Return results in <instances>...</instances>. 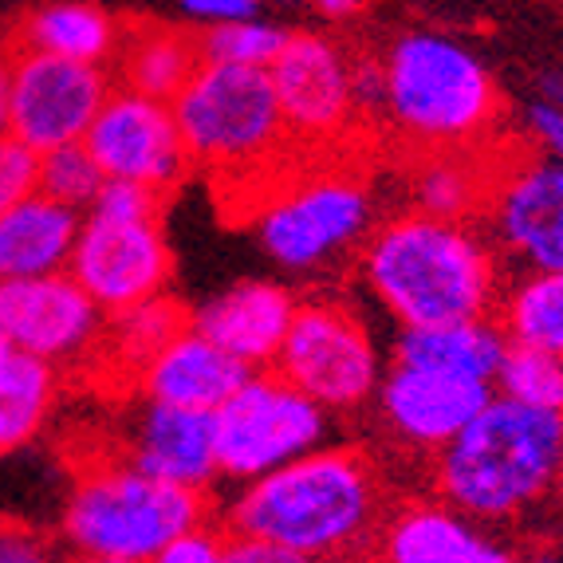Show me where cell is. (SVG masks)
<instances>
[{
	"label": "cell",
	"instance_id": "1",
	"mask_svg": "<svg viewBox=\"0 0 563 563\" xmlns=\"http://www.w3.org/2000/svg\"><path fill=\"white\" fill-rule=\"evenodd\" d=\"M390 512L386 481L358 445H323L280 470L244 481L221 525L233 536L288 548L308 563L363 560Z\"/></svg>",
	"mask_w": 563,
	"mask_h": 563
},
{
	"label": "cell",
	"instance_id": "2",
	"mask_svg": "<svg viewBox=\"0 0 563 563\" xmlns=\"http://www.w3.org/2000/svg\"><path fill=\"white\" fill-rule=\"evenodd\" d=\"M358 280L398 328L497 316L500 256L470 221L398 213L358 249Z\"/></svg>",
	"mask_w": 563,
	"mask_h": 563
},
{
	"label": "cell",
	"instance_id": "3",
	"mask_svg": "<svg viewBox=\"0 0 563 563\" xmlns=\"http://www.w3.org/2000/svg\"><path fill=\"white\" fill-rule=\"evenodd\" d=\"M560 457L563 413L532 410L493 390L485 410L430 457V485L433 497L497 528L552 497Z\"/></svg>",
	"mask_w": 563,
	"mask_h": 563
},
{
	"label": "cell",
	"instance_id": "4",
	"mask_svg": "<svg viewBox=\"0 0 563 563\" xmlns=\"http://www.w3.org/2000/svg\"><path fill=\"white\" fill-rule=\"evenodd\" d=\"M209 517V493L146 477L111 457L76 477L59 512V536L67 552L84 560L151 563L158 548Z\"/></svg>",
	"mask_w": 563,
	"mask_h": 563
},
{
	"label": "cell",
	"instance_id": "5",
	"mask_svg": "<svg viewBox=\"0 0 563 563\" xmlns=\"http://www.w3.org/2000/svg\"><path fill=\"white\" fill-rule=\"evenodd\" d=\"M383 107L406 139L465 146L497 119V84L470 47L438 32H406L383 59Z\"/></svg>",
	"mask_w": 563,
	"mask_h": 563
},
{
	"label": "cell",
	"instance_id": "6",
	"mask_svg": "<svg viewBox=\"0 0 563 563\" xmlns=\"http://www.w3.org/2000/svg\"><path fill=\"white\" fill-rule=\"evenodd\" d=\"M169 107L189 162L213 169H253L288 134L268 67L201 59Z\"/></svg>",
	"mask_w": 563,
	"mask_h": 563
},
{
	"label": "cell",
	"instance_id": "7",
	"mask_svg": "<svg viewBox=\"0 0 563 563\" xmlns=\"http://www.w3.org/2000/svg\"><path fill=\"white\" fill-rule=\"evenodd\" d=\"M335 413L273 371H253V378L213 410L217 470L221 481H256L288 461L331 445Z\"/></svg>",
	"mask_w": 563,
	"mask_h": 563
},
{
	"label": "cell",
	"instance_id": "8",
	"mask_svg": "<svg viewBox=\"0 0 563 563\" xmlns=\"http://www.w3.org/2000/svg\"><path fill=\"white\" fill-rule=\"evenodd\" d=\"M256 241L284 273H323L358 253L375 229L371 189L351 174H311L256 209Z\"/></svg>",
	"mask_w": 563,
	"mask_h": 563
},
{
	"label": "cell",
	"instance_id": "9",
	"mask_svg": "<svg viewBox=\"0 0 563 563\" xmlns=\"http://www.w3.org/2000/svg\"><path fill=\"white\" fill-rule=\"evenodd\" d=\"M276 375L331 413H355L375 402L386 358L375 331L343 300L311 296L300 300L288 328Z\"/></svg>",
	"mask_w": 563,
	"mask_h": 563
},
{
	"label": "cell",
	"instance_id": "10",
	"mask_svg": "<svg viewBox=\"0 0 563 563\" xmlns=\"http://www.w3.org/2000/svg\"><path fill=\"white\" fill-rule=\"evenodd\" d=\"M9 52V134L40 154L84 142L87 126L114 91L103 64H79L16 44Z\"/></svg>",
	"mask_w": 563,
	"mask_h": 563
},
{
	"label": "cell",
	"instance_id": "11",
	"mask_svg": "<svg viewBox=\"0 0 563 563\" xmlns=\"http://www.w3.org/2000/svg\"><path fill=\"white\" fill-rule=\"evenodd\" d=\"M107 311L71 273L0 280V339L47 366H76L103 347Z\"/></svg>",
	"mask_w": 563,
	"mask_h": 563
},
{
	"label": "cell",
	"instance_id": "12",
	"mask_svg": "<svg viewBox=\"0 0 563 563\" xmlns=\"http://www.w3.org/2000/svg\"><path fill=\"white\" fill-rule=\"evenodd\" d=\"M67 273L84 284V291L107 316H114L166 291L174 276V253L158 217L122 221V217L84 213Z\"/></svg>",
	"mask_w": 563,
	"mask_h": 563
},
{
	"label": "cell",
	"instance_id": "13",
	"mask_svg": "<svg viewBox=\"0 0 563 563\" xmlns=\"http://www.w3.org/2000/svg\"><path fill=\"white\" fill-rule=\"evenodd\" d=\"M488 241L517 273H563V162L528 158L485 189Z\"/></svg>",
	"mask_w": 563,
	"mask_h": 563
},
{
	"label": "cell",
	"instance_id": "14",
	"mask_svg": "<svg viewBox=\"0 0 563 563\" xmlns=\"http://www.w3.org/2000/svg\"><path fill=\"white\" fill-rule=\"evenodd\" d=\"M84 146L107 178L139 181L146 189H174L189 174V151L174 107L131 87L111 91L103 111L87 126Z\"/></svg>",
	"mask_w": 563,
	"mask_h": 563
},
{
	"label": "cell",
	"instance_id": "15",
	"mask_svg": "<svg viewBox=\"0 0 563 563\" xmlns=\"http://www.w3.org/2000/svg\"><path fill=\"white\" fill-rule=\"evenodd\" d=\"M493 398L488 383L438 375L422 366L390 363L378 383L375 410L390 442L418 457H438Z\"/></svg>",
	"mask_w": 563,
	"mask_h": 563
},
{
	"label": "cell",
	"instance_id": "16",
	"mask_svg": "<svg viewBox=\"0 0 563 563\" xmlns=\"http://www.w3.org/2000/svg\"><path fill=\"white\" fill-rule=\"evenodd\" d=\"M375 563H520L525 555L493 525L445 505L442 497H410L390 508L375 540Z\"/></svg>",
	"mask_w": 563,
	"mask_h": 563
},
{
	"label": "cell",
	"instance_id": "17",
	"mask_svg": "<svg viewBox=\"0 0 563 563\" xmlns=\"http://www.w3.org/2000/svg\"><path fill=\"white\" fill-rule=\"evenodd\" d=\"M276 99L288 134L323 142L347 126L355 99H351V67L331 40L316 32H291L280 56L268 64Z\"/></svg>",
	"mask_w": 563,
	"mask_h": 563
},
{
	"label": "cell",
	"instance_id": "18",
	"mask_svg": "<svg viewBox=\"0 0 563 563\" xmlns=\"http://www.w3.org/2000/svg\"><path fill=\"white\" fill-rule=\"evenodd\" d=\"M119 461L134 465L146 477L209 493L221 481L213 413L142 398L139 410L126 418Z\"/></svg>",
	"mask_w": 563,
	"mask_h": 563
},
{
	"label": "cell",
	"instance_id": "19",
	"mask_svg": "<svg viewBox=\"0 0 563 563\" xmlns=\"http://www.w3.org/2000/svg\"><path fill=\"white\" fill-rule=\"evenodd\" d=\"M249 378H253V366H244L225 347H217L194 323L181 328L166 347H158L134 371L139 398L206 413L221 410Z\"/></svg>",
	"mask_w": 563,
	"mask_h": 563
},
{
	"label": "cell",
	"instance_id": "20",
	"mask_svg": "<svg viewBox=\"0 0 563 563\" xmlns=\"http://www.w3.org/2000/svg\"><path fill=\"white\" fill-rule=\"evenodd\" d=\"M296 308L300 300L288 284L241 280L189 311V323L213 339L217 347L241 358L244 366L264 371V366H276V355L296 320Z\"/></svg>",
	"mask_w": 563,
	"mask_h": 563
},
{
	"label": "cell",
	"instance_id": "21",
	"mask_svg": "<svg viewBox=\"0 0 563 563\" xmlns=\"http://www.w3.org/2000/svg\"><path fill=\"white\" fill-rule=\"evenodd\" d=\"M508 335L497 316L485 320H453V323H426V328H398L390 343V363L422 366L438 375L488 383L497 378L505 363Z\"/></svg>",
	"mask_w": 563,
	"mask_h": 563
},
{
	"label": "cell",
	"instance_id": "22",
	"mask_svg": "<svg viewBox=\"0 0 563 563\" xmlns=\"http://www.w3.org/2000/svg\"><path fill=\"white\" fill-rule=\"evenodd\" d=\"M84 213L47 194H32L0 213V280L67 273Z\"/></svg>",
	"mask_w": 563,
	"mask_h": 563
},
{
	"label": "cell",
	"instance_id": "23",
	"mask_svg": "<svg viewBox=\"0 0 563 563\" xmlns=\"http://www.w3.org/2000/svg\"><path fill=\"white\" fill-rule=\"evenodd\" d=\"M119 24L99 4L87 0H56L32 9L12 32V44L47 52V56L79 59V64H107L119 52Z\"/></svg>",
	"mask_w": 563,
	"mask_h": 563
},
{
	"label": "cell",
	"instance_id": "24",
	"mask_svg": "<svg viewBox=\"0 0 563 563\" xmlns=\"http://www.w3.org/2000/svg\"><path fill=\"white\" fill-rule=\"evenodd\" d=\"M56 366L0 343V453L24 450L56 410Z\"/></svg>",
	"mask_w": 563,
	"mask_h": 563
},
{
	"label": "cell",
	"instance_id": "25",
	"mask_svg": "<svg viewBox=\"0 0 563 563\" xmlns=\"http://www.w3.org/2000/svg\"><path fill=\"white\" fill-rule=\"evenodd\" d=\"M497 323L508 343L563 355V273H517L500 288Z\"/></svg>",
	"mask_w": 563,
	"mask_h": 563
},
{
	"label": "cell",
	"instance_id": "26",
	"mask_svg": "<svg viewBox=\"0 0 563 563\" xmlns=\"http://www.w3.org/2000/svg\"><path fill=\"white\" fill-rule=\"evenodd\" d=\"M198 64V36H189L181 29H146L122 52V79L131 91L174 103V95L186 87Z\"/></svg>",
	"mask_w": 563,
	"mask_h": 563
},
{
	"label": "cell",
	"instance_id": "27",
	"mask_svg": "<svg viewBox=\"0 0 563 563\" xmlns=\"http://www.w3.org/2000/svg\"><path fill=\"white\" fill-rule=\"evenodd\" d=\"M181 328H189V311L162 291L154 300H142V303H134V308L107 316L103 347H107V355L119 366H126L134 378V371H139L158 347H166Z\"/></svg>",
	"mask_w": 563,
	"mask_h": 563
},
{
	"label": "cell",
	"instance_id": "28",
	"mask_svg": "<svg viewBox=\"0 0 563 563\" xmlns=\"http://www.w3.org/2000/svg\"><path fill=\"white\" fill-rule=\"evenodd\" d=\"M493 390L532 410L563 413V355L508 343Z\"/></svg>",
	"mask_w": 563,
	"mask_h": 563
},
{
	"label": "cell",
	"instance_id": "29",
	"mask_svg": "<svg viewBox=\"0 0 563 563\" xmlns=\"http://www.w3.org/2000/svg\"><path fill=\"white\" fill-rule=\"evenodd\" d=\"M488 181L473 178L470 166H461L453 158H433L418 169L413 178V206L422 213L450 217V221H470L473 209L485 206Z\"/></svg>",
	"mask_w": 563,
	"mask_h": 563
},
{
	"label": "cell",
	"instance_id": "30",
	"mask_svg": "<svg viewBox=\"0 0 563 563\" xmlns=\"http://www.w3.org/2000/svg\"><path fill=\"white\" fill-rule=\"evenodd\" d=\"M291 32L280 24H268V20H221V24H209L198 36L201 59H213V64H253L268 67L280 47L288 44Z\"/></svg>",
	"mask_w": 563,
	"mask_h": 563
},
{
	"label": "cell",
	"instance_id": "31",
	"mask_svg": "<svg viewBox=\"0 0 563 563\" xmlns=\"http://www.w3.org/2000/svg\"><path fill=\"white\" fill-rule=\"evenodd\" d=\"M103 181L107 174L99 169V162L91 158L84 142H67V146L40 154V194H47L52 201H64L79 213L95 206Z\"/></svg>",
	"mask_w": 563,
	"mask_h": 563
},
{
	"label": "cell",
	"instance_id": "32",
	"mask_svg": "<svg viewBox=\"0 0 563 563\" xmlns=\"http://www.w3.org/2000/svg\"><path fill=\"white\" fill-rule=\"evenodd\" d=\"M40 194V151L16 134H0V213Z\"/></svg>",
	"mask_w": 563,
	"mask_h": 563
},
{
	"label": "cell",
	"instance_id": "33",
	"mask_svg": "<svg viewBox=\"0 0 563 563\" xmlns=\"http://www.w3.org/2000/svg\"><path fill=\"white\" fill-rule=\"evenodd\" d=\"M229 548V528L221 520H201V525L186 528L181 536H174L166 548H158L151 563H225Z\"/></svg>",
	"mask_w": 563,
	"mask_h": 563
},
{
	"label": "cell",
	"instance_id": "34",
	"mask_svg": "<svg viewBox=\"0 0 563 563\" xmlns=\"http://www.w3.org/2000/svg\"><path fill=\"white\" fill-rule=\"evenodd\" d=\"M162 194L158 189H146L139 181H114L107 178L99 198L87 213H103V217H122V221H146V217H158Z\"/></svg>",
	"mask_w": 563,
	"mask_h": 563
},
{
	"label": "cell",
	"instance_id": "35",
	"mask_svg": "<svg viewBox=\"0 0 563 563\" xmlns=\"http://www.w3.org/2000/svg\"><path fill=\"white\" fill-rule=\"evenodd\" d=\"M0 563H67L44 536L29 528H0Z\"/></svg>",
	"mask_w": 563,
	"mask_h": 563
},
{
	"label": "cell",
	"instance_id": "36",
	"mask_svg": "<svg viewBox=\"0 0 563 563\" xmlns=\"http://www.w3.org/2000/svg\"><path fill=\"white\" fill-rule=\"evenodd\" d=\"M225 563H308V560L288 552V548H276V544H264V540H253V536L229 532Z\"/></svg>",
	"mask_w": 563,
	"mask_h": 563
},
{
	"label": "cell",
	"instance_id": "37",
	"mask_svg": "<svg viewBox=\"0 0 563 563\" xmlns=\"http://www.w3.org/2000/svg\"><path fill=\"white\" fill-rule=\"evenodd\" d=\"M528 126H532V134L540 142H544L548 151H552V158L563 162V111L552 103H532L528 107Z\"/></svg>",
	"mask_w": 563,
	"mask_h": 563
},
{
	"label": "cell",
	"instance_id": "38",
	"mask_svg": "<svg viewBox=\"0 0 563 563\" xmlns=\"http://www.w3.org/2000/svg\"><path fill=\"white\" fill-rule=\"evenodd\" d=\"M181 9L189 16L209 20V24H221V20H249L256 16L261 0H181Z\"/></svg>",
	"mask_w": 563,
	"mask_h": 563
},
{
	"label": "cell",
	"instance_id": "39",
	"mask_svg": "<svg viewBox=\"0 0 563 563\" xmlns=\"http://www.w3.org/2000/svg\"><path fill=\"white\" fill-rule=\"evenodd\" d=\"M383 64H355L351 67V99L355 107H383Z\"/></svg>",
	"mask_w": 563,
	"mask_h": 563
},
{
	"label": "cell",
	"instance_id": "40",
	"mask_svg": "<svg viewBox=\"0 0 563 563\" xmlns=\"http://www.w3.org/2000/svg\"><path fill=\"white\" fill-rule=\"evenodd\" d=\"M9 71L12 52H0V134H9Z\"/></svg>",
	"mask_w": 563,
	"mask_h": 563
},
{
	"label": "cell",
	"instance_id": "41",
	"mask_svg": "<svg viewBox=\"0 0 563 563\" xmlns=\"http://www.w3.org/2000/svg\"><path fill=\"white\" fill-rule=\"evenodd\" d=\"M540 95H544V103L563 111V71H544V76H540Z\"/></svg>",
	"mask_w": 563,
	"mask_h": 563
},
{
	"label": "cell",
	"instance_id": "42",
	"mask_svg": "<svg viewBox=\"0 0 563 563\" xmlns=\"http://www.w3.org/2000/svg\"><path fill=\"white\" fill-rule=\"evenodd\" d=\"M311 4L331 20H343V16H351V12L363 9V0H311Z\"/></svg>",
	"mask_w": 563,
	"mask_h": 563
},
{
	"label": "cell",
	"instance_id": "43",
	"mask_svg": "<svg viewBox=\"0 0 563 563\" xmlns=\"http://www.w3.org/2000/svg\"><path fill=\"white\" fill-rule=\"evenodd\" d=\"M520 563H563V555H552V552H536V555H528V560H520Z\"/></svg>",
	"mask_w": 563,
	"mask_h": 563
},
{
	"label": "cell",
	"instance_id": "44",
	"mask_svg": "<svg viewBox=\"0 0 563 563\" xmlns=\"http://www.w3.org/2000/svg\"><path fill=\"white\" fill-rule=\"evenodd\" d=\"M555 493L563 497V457H560V477H555Z\"/></svg>",
	"mask_w": 563,
	"mask_h": 563
},
{
	"label": "cell",
	"instance_id": "45",
	"mask_svg": "<svg viewBox=\"0 0 563 563\" xmlns=\"http://www.w3.org/2000/svg\"><path fill=\"white\" fill-rule=\"evenodd\" d=\"M71 563H119V560H84V555H76Z\"/></svg>",
	"mask_w": 563,
	"mask_h": 563
},
{
	"label": "cell",
	"instance_id": "46",
	"mask_svg": "<svg viewBox=\"0 0 563 563\" xmlns=\"http://www.w3.org/2000/svg\"><path fill=\"white\" fill-rule=\"evenodd\" d=\"M280 4H303V0H280Z\"/></svg>",
	"mask_w": 563,
	"mask_h": 563
},
{
	"label": "cell",
	"instance_id": "47",
	"mask_svg": "<svg viewBox=\"0 0 563 563\" xmlns=\"http://www.w3.org/2000/svg\"><path fill=\"white\" fill-rule=\"evenodd\" d=\"M339 563H363V560H339Z\"/></svg>",
	"mask_w": 563,
	"mask_h": 563
},
{
	"label": "cell",
	"instance_id": "48",
	"mask_svg": "<svg viewBox=\"0 0 563 563\" xmlns=\"http://www.w3.org/2000/svg\"><path fill=\"white\" fill-rule=\"evenodd\" d=\"M0 343H4V339H0Z\"/></svg>",
	"mask_w": 563,
	"mask_h": 563
}]
</instances>
